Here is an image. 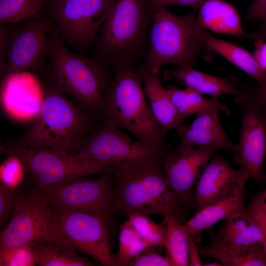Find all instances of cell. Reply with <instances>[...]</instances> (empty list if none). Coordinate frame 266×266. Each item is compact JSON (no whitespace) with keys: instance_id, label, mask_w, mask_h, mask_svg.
Listing matches in <instances>:
<instances>
[{"instance_id":"1","label":"cell","mask_w":266,"mask_h":266,"mask_svg":"<svg viewBox=\"0 0 266 266\" xmlns=\"http://www.w3.org/2000/svg\"><path fill=\"white\" fill-rule=\"evenodd\" d=\"M95 128L90 112L77 106L53 84L43 91L41 106L30 128L3 145L73 155Z\"/></svg>"},{"instance_id":"2","label":"cell","mask_w":266,"mask_h":266,"mask_svg":"<svg viewBox=\"0 0 266 266\" xmlns=\"http://www.w3.org/2000/svg\"><path fill=\"white\" fill-rule=\"evenodd\" d=\"M133 65L120 66L102 99L103 122L124 129L136 139L168 152L163 134L151 110L141 84L142 79Z\"/></svg>"},{"instance_id":"3","label":"cell","mask_w":266,"mask_h":266,"mask_svg":"<svg viewBox=\"0 0 266 266\" xmlns=\"http://www.w3.org/2000/svg\"><path fill=\"white\" fill-rule=\"evenodd\" d=\"M198 10L184 16L176 15L166 7L155 9L150 33L149 48L145 60L136 71L144 76L159 73L165 65L193 67L205 51L200 37L202 29Z\"/></svg>"},{"instance_id":"4","label":"cell","mask_w":266,"mask_h":266,"mask_svg":"<svg viewBox=\"0 0 266 266\" xmlns=\"http://www.w3.org/2000/svg\"><path fill=\"white\" fill-rule=\"evenodd\" d=\"M114 211L164 216L173 214L183 221L184 205L165 178L161 161L135 166L114 167Z\"/></svg>"},{"instance_id":"5","label":"cell","mask_w":266,"mask_h":266,"mask_svg":"<svg viewBox=\"0 0 266 266\" xmlns=\"http://www.w3.org/2000/svg\"><path fill=\"white\" fill-rule=\"evenodd\" d=\"M54 85L85 110L100 113L102 97L111 83L104 64L69 50L56 26L48 38Z\"/></svg>"},{"instance_id":"6","label":"cell","mask_w":266,"mask_h":266,"mask_svg":"<svg viewBox=\"0 0 266 266\" xmlns=\"http://www.w3.org/2000/svg\"><path fill=\"white\" fill-rule=\"evenodd\" d=\"M154 11L150 0H116L96 43L101 59L115 69L133 65L144 52Z\"/></svg>"},{"instance_id":"7","label":"cell","mask_w":266,"mask_h":266,"mask_svg":"<svg viewBox=\"0 0 266 266\" xmlns=\"http://www.w3.org/2000/svg\"><path fill=\"white\" fill-rule=\"evenodd\" d=\"M61 241L50 204L35 185L19 194L8 223L0 234V250L24 244Z\"/></svg>"},{"instance_id":"8","label":"cell","mask_w":266,"mask_h":266,"mask_svg":"<svg viewBox=\"0 0 266 266\" xmlns=\"http://www.w3.org/2000/svg\"><path fill=\"white\" fill-rule=\"evenodd\" d=\"M1 153L19 157L26 171L41 189L58 186L92 175H100L112 170L106 163L76 158L51 149L23 150L0 146Z\"/></svg>"},{"instance_id":"9","label":"cell","mask_w":266,"mask_h":266,"mask_svg":"<svg viewBox=\"0 0 266 266\" xmlns=\"http://www.w3.org/2000/svg\"><path fill=\"white\" fill-rule=\"evenodd\" d=\"M168 152L133 140L119 129L103 121L72 155L124 168L161 161Z\"/></svg>"},{"instance_id":"10","label":"cell","mask_w":266,"mask_h":266,"mask_svg":"<svg viewBox=\"0 0 266 266\" xmlns=\"http://www.w3.org/2000/svg\"><path fill=\"white\" fill-rule=\"evenodd\" d=\"M116 0H49V10L63 40L80 51L97 43Z\"/></svg>"},{"instance_id":"11","label":"cell","mask_w":266,"mask_h":266,"mask_svg":"<svg viewBox=\"0 0 266 266\" xmlns=\"http://www.w3.org/2000/svg\"><path fill=\"white\" fill-rule=\"evenodd\" d=\"M61 241L94 258L103 266H115L110 246L108 226L86 212L50 204Z\"/></svg>"},{"instance_id":"12","label":"cell","mask_w":266,"mask_h":266,"mask_svg":"<svg viewBox=\"0 0 266 266\" xmlns=\"http://www.w3.org/2000/svg\"><path fill=\"white\" fill-rule=\"evenodd\" d=\"M113 169L96 179L84 177L41 190L51 205L92 214L109 226L114 212Z\"/></svg>"},{"instance_id":"13","label":"cell","mask_w":266,"mask_h":266,"mask_svg":"<svg viewBox=\"0 0 266 266\" xmlns=\"http://www.w3.org/2000/svg\"><path fill=\"white\" fill-rule=\"evenodd\" d=\"M241 114L239 139L232 162L258 183L266 181V115L245 96L235 102Z\"/></svg>"},{"instance_id":"14","label":"cell","mask_w":266,"mask_h":266,"mask_svg":"<svg viewBox=\"0 0 266 266\" xmlns=\"http://www.w3.org/2000/svg\"><path fill=\"white\" fill-rule=\"evenodd\" d=\"M23 22L19 27L12 28L2 75L26 71L37 72L44 66L49 35L54 25L51 20L39 17Z\"/></svg>"},{"instance_id":"15","label":"cell","mask_w":266,"mask_h":266,"mask_svg":"<svg viewBox=\"0 0 266 266\" xmlns=\"http://www.w3.org/2000/svg\"><path fill=\"white\" fill-rule=\"evenodd\" d=\"M217 151L213 147H197L179 154L168 152L162 159L166 182L184 206L193 199L197 178Z\"/></svg>"},{"instance_id":"16","label":"cell","mask_w":266,"mask_h":266,"mask_svg":"<svg viewBox=\"0 0 266 266\" xmlns=\"http://www.w3.org/2000/svg\"><path fill=\"white\" fill-rule=\"evenodd\" d=\"M249 178L242 169L234 168L225 158L216 155L206 165L196 182L194 198L197 210L227 196Z\"/></svg>"},{"instance_id":"17","label":"cell","mask_w":266,"mask_h":266,"mask_svg":"<svg viewBox=\"0 0 266 266\" xmlns=\"http://www.w3.org/2000/svg\"><path fill=\"white\" fill-rule=\"evenodd\" d=\"M216 108L206 110L197 114L189 125L182 124L176 130L179 142L176 147L181 153L197 147H210L217 150L226 149L234 152L236 144L228 136Z\"/></svg>"},{"instance_id":"18","label":"cell","mask_w":266,"mask_h":266,"mask_svg":"<svg viewBox=\"0 0 266 266\" xmlns=\"http://www.w3.org/2000/svg\"><path fill=\"white\" fill-rule=\"evenodd\" d=\"M15 72L9 74L2 86L1 103L11 116L22 120L34 119L41 106L43 92L36 82Z\"/></svg>"},{"instance_id":"19","label":"cell","mask_w":266,"mask_h":266,"mask_svg":"<svg viewBox=\"0 0 266 266\" xmlns=\"http://www.w3.org/2000/svg\"><path fill=\"white\" fill-rule=\"evenodd\" d=\"M246 183L239 185L226 196L197 210L183 227L189 236L195 241L200 240L203 231L210 229L218 222L226 219L233 214L246 208L244 201Z\"/></svg>"},{"instance_id":"20","label":"cell","mask_w":266,"mask_h":266,"mask_svg":"<svg viewBox=\"0 0 266 266\" xmlns=\"http://www.w3.org/2000/svg\"><path fill=\"white\" fill-rule=\"evenodd\" d=\"M206 231L210 241L198 247L201 257L213 258L222 266H266V252L262 243L234 245L224 241L210 228Z\"/></svg>"},{"instance_id":"21","label":"cell","mask_w":266,"mask_h":266,"mask_svg":"<svg viewBox=\"0 0 266 266\" xmlns=\"http://www.w3.org/2000/svg\"><path fill=\"white\" fill-rule=\"evenodd\" d=\"M163 76L166 80L176 81L202 95H209L214 99H219L223 95L231 94L233 96L236 102L245 96L229 77L209 74L193 67L181 66L175 69L167 68L164 71Z\"/></svg>"},{"instance_id":"22","label":"cell","mask_w":266,"mask_h":266,"mask_svg":"<svg viewBox=\"0 0 266 266\" xmlns=\"http://www.w3.org/2000/svg\"><path fill=\"white\" fill-rule=\"evenodd\" d=\"M197 19L202 29L247 38L235 8L224 0H205L198 9Z\"/></svg>"},{"instance_id":"23","label":"cell","mask_w":266,"mask_h":266,"mask_svg":"<svg viewBox=\"0 0 266 266\" xmlns=\"http://www.w3.org/2000/svg\"><path fill=\"white\" fill-rule=\"evenodd\" d=\"M200 37L207 55H220L256 80L259 86H266V70L259 65L253 54L232 42L212 36L205 29L200 30Z\"/></svg>"},{"instance_id":"24","label":"cell","mask_w":266,"mask_h":266,"mask_svg":"<svg viewBox=\"0 0 266 266\" xmlns=\"http://www.w3.org/2000/svg\"><path fill=\"white\" fill-rule=\"evenodd\" d=\"M144 90L152 114L163 134L176 130L183 124L168 95L160 81L159 73L144 76Z\"/></svg>"},{"instance_id":"25","label":"cell","mask_w":266,"mask_h":266,"mask_svg":"<svg viewBox=\"0 0 266 266\" xmlns=\"http://www.w3.org/2000/svg\"><path fill=\"white\" fill-rule=\"evenodd\" d=\"M166 89L182 121L192 115L211 108H216L227 116L231 115L229 107L218 99H206L202 94L187 87L182 89L169 85Z\"/></svg>"},{"instance_id":"26","label":"cell","mask_w":266,"mask_h":266,"mask_svg":"<svg viewBox=\"0 0 266 266\" xmlns=\"http://www.w3.org/2000/svg\"><path fill=\"white\" fill-rule=\"evenodd\" d=\"M40 266H93L72 246L61 241L32 244Z\"/></svg>"},{"instance_id":"27","label":"cell","mask_w":266,"mask_h":266,"mask_svg":"<svg viewBox=\"0 0 266 266\" xmlns=\"http://www.w3.org/2000/svg\"><path fill=\"white\" fill-rule=\"evenodd\" d=\"M163 217L166 230L165 247L166 257L172 266H188L190 236L183 227L184 222L171 213H167Z\"/></svg>"},{"instance_id":"28","label":"cell","mask_w":266,"mask_h":266,"mask_svg":"<svg viewBox=\"0 0 266 266\" xmlns=\"http://www.w3.org/2000/svg\"><path fill=\"white\" fill-rule=\"evenodd\" d=\"M49 0H0V24H15L39 17Z\"/></svg>"},{"instance_id":"29","label":"cell","mask_w":266,"mask_h":266,"mask_svg":"<svg viewBox=\"0 0 266 266\" xmlns=\"http://www.w3.org/2000/svg\"><path fill=\"white\" fill-rule=\"evenodd\" d=\"M150 246L128 220L120 227L115 266H129L133 259Z\"/></svg>"},{"instance_id":"30","label":"cell","mask_w":266,"mask_h":266,"mask_svg":"<svg viewBox=\"0 0 266 266\" xmlns=\"http://www.w3.org/2000/svg\"><path fill=\"white\" fill-rule=\"evenodd\" d=\"M134 229L150 246L165 247L166 230L150 219L148 215L132 212L127 215Z\"/></svg>"},{"instance_id":"31","label":"cell","mask_w":266,"mask_h":266,"mask_svg":"<svg viewBox=\"0 0 266 266\" xmlns=\"http://www.w3.org/2000/svg\"><path fill=\"white\" fill-rule=\"evenodd\" d=\"M37 258L32 244H24L0 250V266H34Z\"/></svg>"},{"instance_id":"32","label":"cell","mask_w":266,"mask_h":266,"mask_svg":"<svg viewBox=\"0 0 266 266\" xmlns=\"http://www.w3.org/2000/svg\"><path fill=\"white\" fill-rule=\"evenodd\" d=\"M7 155V157L0 165V182L16 190L23 181L26 170L19 157L14 154Z\"/></svg>"},{"instance_id":"33","label":"cell","mask_w":266,"mask_h":266,"mask_svg":"<svg viewBox=\"0 0 266 266\" xmlns=\"http://www.w3.org/2000/svg\"><path fill=\"white\" fill-rule=\"evenodd\" d=\"M253 220V217L246 208L235 213L226 219L219 229V236L224 241H229L242 233Z\"/></svg>"},{"instance_id":"34","label":"cell","mask_w":266,"mask_h":266,"mask_svg":"<svg viewBox=\"0 0 266 266\" xmlns=\"http://www.w3.org/2000/svg\"><path fill=\"white\" fill-rule=\"evenodd\" d=\"M229 78L266 115V86L250 85L241 80L235 73L230 74Z\"/></svg>"},{"instance_id":"35","label":"cell","mask_w":266,"mask_h":266,"mask_svg":"<svg viewBox=\"0 0 266 266\" xmlns=\"http://www.w3.org/2000/svg\"><path fill=\"white\" fill-rule=\"evenodd\" d=\"M19 193L0 182V226L1 228L10 218Z\"/></svg>"},{"instance_id":"36","label":"cell","mask_w":266,"mask_h":266,"mask_svg":"<svg viewBox=\"0 0 266 266\" xmlns=\"http://www.w3.org/2000/svg\"><path fill=\"white\" fill-rule=\"evenodd\" d=\"M252 217V221L245 231L227 242L240 246H249L257 243H262L264 239L263 230L258 221L253 216Z\"/></svg>"},{"instance_id":"37","label":"cell","mask_w":266,"mask_h":266,"mask_svg":"<svg viewBox=\"0 0 266 266\" xmlns=\"http://www.w3.org/2000/svg\"><path fill=\"white\" fill-rule=\"evenodd\" d=\"M156 246H150L133 259L129 266H170L169 259L158 254Z\"/></svg>"},{"instance_id":"38","label":"cell","mask_w":266,"mask_h":266,"mask_svg":"<svg viewBox=\"0 0 266 266\" xmlns=\"http://www.w3.org/2000/svg\"><path fill=\"white\" fill-rule=\"evenodd\" d=\"M263 191L251 197L246 208L249 213L258 221L263 233H266V181Z\"/></svg>"},{"instance_id":"39","label":"cell","mask_w":266,"mask_h":266,"mask_svg":"<svg viewBox=\"0 0 266 266\" xmlns=\"http://www.w3.org/2000/svg\"><path fill=\"white\" fill-rule=\"evenodd\" d=\"M246 20L248 22H259L266 24V0H255L247 8Z\"/></svg>"},{"instance_id":"40","label":"cell","mask_w":266,"mask_h":266,"mask_svg":"<svg viewBox=\"0 0 266 266\" xmlns=\"http://www.w3.org/2000/svg\"><path fill=\"white\" fill-rule=\"evenodd\" d=\"M205 0H150L152 7L157 8L167 5H183L189 6L198 10L200 4Z\"/></svg>"},{"instance_id":"41","label":"cell","mask_w":266,"mask_h":266,"mask_svg":"<svg viewBox=\"0 0 266 266\" xmlns=\"http://www.w3.org/2000/svg\"><path fill=\"white\" fill-rule=\"evenodd\" d=\"M12 24H2L0 27V73L3 70L6 62L7 46L13 27Z\"/></svg>"},{"instance_id":"42","label":"cell","mask_w":266,"mask_h":266,"mask_svg":"<svg viewBox=\"0 0 266 266\" xmlns=\"http://www.w3.org/2000/svg\"><path fill=\"white\" fill-rule=\"evenodd\" d=\"M253 55L259 65L266 70V41L261 39L254 40Z\"/></svg>"},{"instance_id":"43","label":"cell","mask_w":266,"mask_h":266,"mask_svg":"<svg viewBox=\"0 0 266 266\" xmlns=\"http://www.w3.org/2000/svg\"><path fill=\"white\" fill-rule=\"evenodd\" d=\"M189 245L188 251V266H203L204 264L202 262L199 253L198 247L196 244V241L191 236H189Z\"/></svg>"},{"instance_id":"44","label":"cell","mask_w":266,"mask_h":266,"mask_svg":"<svg viewBox=\"0 0 266 266\" xmlns=\"http://www.w3.org/2000/svg\"><path fill=\"white\" fill-rule=\"evenodd\" d=\"M247 38H250L253 40L257 39H261L266 41V24L262 25L260 31L249 33Z\"/></svg>"},{"instance_id":"45","label":"cell","mask_w":266,"mask_h":266,"mask_svg":"<svg viewBox=\"0 0 266 266\" xmlns=\"http://www.w3.org/2000/svg\"><path fill=\"white\" fill-rule=\"evenodd\" d=\"M203 266H222V265L218 261L208 262L204 264Z\"/></svg>"},{"instance_id":"46","label":"cell","mask_w":266,"mask_h":266,"mask_svg":"<svg viewBox=\"0 0 266 266\" xmlns=\"http://www.w3.org/2000/svg\"><path fill=\"white\" fill-rule=\"evenodd\" d=\"M265 237H264V239H263V245L264 246V247L265 249V251L266 252V236H264Z\"/></svg>"},{"instance_id":"47","label":"cell","mask_w":266,"mask_h":266,"mask_svg":"<svg viewBox=\"0 0 266 266\" xmlns=\"http://www.w3.org/2000/svg\"></svg>"}]
</instances>
